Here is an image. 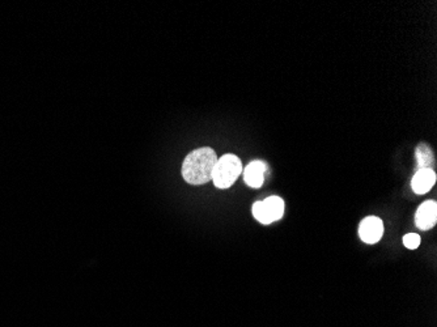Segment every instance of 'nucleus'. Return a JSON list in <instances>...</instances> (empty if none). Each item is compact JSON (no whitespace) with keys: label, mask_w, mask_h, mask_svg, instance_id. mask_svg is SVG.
<instances>
[{"label":"nucleus","mask_w":437,"mask_h":327,"mask_svg":"<svg viewBox=\"0 0 437 327\" xmlns=\"http://www.w3.org/2000/svg\"><path fill=\"white\" fill-rule=\"evenodd\" d=\"M216 161L218 156L212 148H198L186 156L182 164V177L190 185H205L212 181Z\"/></svg>","instance_id":"obj_1"},{"label":"nucleus","mask_w":437,"mask_h":327,"mask_svg":"<svg viewBox=\"0 0 437 327\" xmlns=\"http://www.w3.org/2000/svg\"><path fill=\"white\" fill-rule=\"evenodd\" d=\"M242 172V163L236 154H224L218 159L212 173V182L218 189L225 190L236 182Z\"/></svg>","instance_id":"obj_2"},{"label":"nucleus","mask_w":437,"mask_h":327,"mask_svg":"<svg viewBox=\"0 0 437 327\" xmlns=\"http://www.w3.org/2000/svg\"><path fill=\"white\" fill-rule=\"evenodd\" d=\"M252 211L257 221L267 225L283 218L285 202L279 196H270L262 202H255Z\"/></svg>","instance_id":"obj_3"},{"label":"nucleus","mask_w":437,"mask_h":327,"mask_svg":"<svg viewBox=\"0 0 437 327\" xmlns=\"http://www.w3.org/2000/svg\"><path fill=\"white\" fill-rule=\"evenodd\" d=\"M383 234V223L381 218H377V216H368L361 221L360 227H359V236H360L363 242H365L368 245L377 244L379 241L381 240Z\"/></svg>","instance_id":"obj_4"},{"label":"nucleus","mask_w":437,"mask_h":327,"mask_svg":"<svg viewBox=\"0 0 437 327\" xmlns=\"http://www.w3.org/2000/svg\"><path fill=\"white\" fill-rule=\"evenodd\" d=\"M436 221L437 203L435 200H427L416 211V227L422 230H429L436 225Z\"/></svg>","instance_id":"obj_5"},{"label":"nucleus","mask_w":437,"mask_h":327,"mask_svg":"<svg viewBox=\"0 0 437 327\" xmlns=\"http://www.w3.org/2000/svg\"><path fill=\"white\" fill-rule=\"evenodd\" d=\"M436 184V173L434 169H418L415 175L413 177L411 187L414 193L423 196L429 193V190Z\"/></svg>","instance_id":"obj_6"},{"label":"nucleus","mask_w":437,"mask_h":327,"mask_svg":"<svg viewBox=\"0 0 437 327\" xmlns=\"http://www.w3.org/2000/svg\"><path fill=\"white\" fill-rule=\"evenodd\" d=\"M267 172V166L263 161H253L244 170V181L253 189H258L264 182V175Z\"/></svg>","instance_id":"obj_7"},{"label":"nucleus","mask_w":437,"mask_h":327,"mask_svg":"<svg viewBox=\"0 0 437 327\" xmlns=\"http://www.w3.org/2000/svg\"><path fill=\"white\" fill-rule=\"evenodd\" d=\"M418 169H434L435 166V156L431 148L426 144H419L415 151Z\"/></svg>","instance_id":"obj_8"},{"label":"nucleus","mask_w":437,"mask_h":327,"mask_svg":"<svg viewBox=\"0 0 437 327\" xmlns=\"http://www.w3.org/2000/svg\"><path fill=\"white\" fill-rule=\"evenodd\" d=\"M420 236L419 234H416V233H408V234H406L404 237V245L407 248V249H410V250H415L419 248V245H420Z\"/></svg>","instance_id":"obj_9"}]
</instances>
